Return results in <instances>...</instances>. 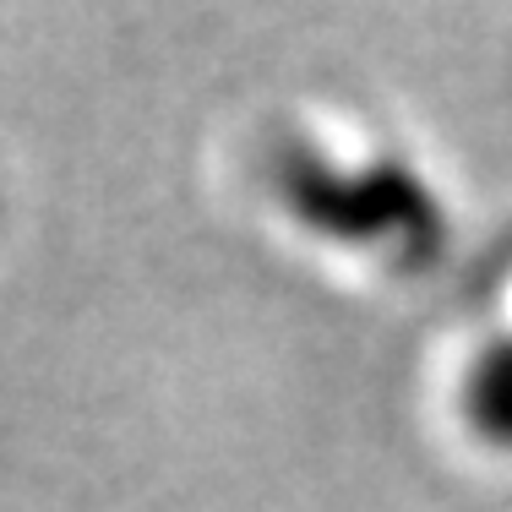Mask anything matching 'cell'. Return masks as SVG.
<instances>
[{"instance_id":"obj_1","label":"cell","mask_w":512,"mask_h":512,"mask_svg":"<svg viewBox=\"0 0 512 512\" xmlns=\"http://www.w3.org/2000/svg\"><path fill=\"white\" fill-rule=\"evenodd\" d=\"M273 175L284 202L306 224L327 229L338 240H355V246H376V240L404 246L409 229H436L431 191L398 164L338 169L316 148H284Z\"/></svg>"},{"instance_id":"obj_2","label":"cell","mask_w":512,"mask_h":512,"mask_svg":"<svg viewBox=\"0 0 512 512\" xmlns=\"http://www.w3.org/2000/svg\"><path fill=\"white\" fill-rule=\"evenodd\" d=\"M463 404H469V420H474V431H480L485 442L512 447V338L491 344L480 360H474Z\"/></svg>"}]
</instances>
